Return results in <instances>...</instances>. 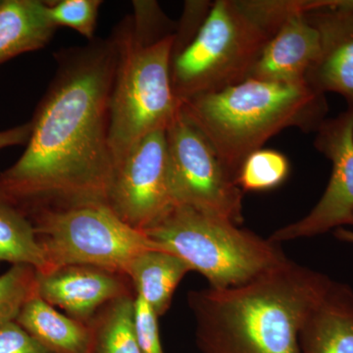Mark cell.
<instances>
[{"label": "cell", "instance_id": "6da1fadb", "mask_svg": "<svg viewBox=\"0 0 353 353\" xmlns=\"http://www.w3.org/2000/svg\"><path fill=\"white\" fill-rule=\"evenodd\" d=\"M55 57L57 73L31 121L27 148L0 173V192L27 215L108 205L112 183L109 110L117 62L112 34Z\"/></svg>", "mask_w": 353, "mask_h": 353}, {"label": "cell", "instance_id": "7a4b0ae2", "mask_svg": "<svg viewBox=\"0 0 353 353\" xmlns=\"http://www.w3.org/2000/svg\"><path fill=\"white\" fill-rule=\"evenodd\" d=\"M332 283L288 259L246 284L192 290L197 347L201 353H301V326Z\"/></svg>", "mask_w": 353, "mask_h": 353}, {"label": "cell", "instance_id": "3957f363", "mask_svg": "<svg viewBox=\"0 0 353 353\" xmlns=\"http://www.w3.org/2000/svg\"><path fill=\"white\" fill-rule=\"evenodd\" d=\"M176 23L157 1H134L114 29L117 51L109 110L114 169L141 139L166 130L182 108L171 85Z\"/></svg>", "mask_w": 353, "mask_h": 353}, {"label": "cell", "instance_id": "277c9868", "mask_svg": "<svg viewBox=\"0 0 353 353\" xmlns=\"http://www.w3.org/2000/svg\"><path fill=\"white\" fill-rule=\"evenodd\" d=\"M181 110L208 139L236 182L241 165L252 153L288 128L316 132L327 119L329 106L326 94L308 85L248 79L183 102Z\"/></svg>", "mask_w": 353, "mask_h": 353}, {"label": "cell", "instance_id": "5b68a950", "mask_svg": "<svg viewBox=\"0 0 353 353\" xmlns=\"http://www.w3.org/2000/svg\"><path fill=\"white\" fill-rule=\"evenodd\" d=\"M143 233L185 260L212 289L246 284L289 259L280 243L189 206H174Z\"/></svg>", "mask_w": 353, "mask_h": 353}, {"label": "cell", "instance_id": "8992f818", "mask_svg": "<svg viewBox=\"0 0 353 353\" xmlns=\"http://www.w3.org/2000/svg\"><path fill=\"white\" fill-rule=\"evenodd\" d=\"M273 36L245 0H216L194 39L172 57L176 99L183 103L248 80Z\"/></svg>", "mask_w": 353, "mask_h": 353}, {"label": "cell", "instance_id": "52a82bcc", "mask_svg": "<svg viewBox=\"0 0 353 353\" xmlns=\"http://www.w3.org/2000/svg\"><path fill=\"white\" fill-rule=\"evenodd\" d=\"M28 216L46 255L48 271L68 265H88L127 276L130 264L139 253L162 250L105 204L39 209Z\"/></svg>", "mask_w": 353, "mask_h": 353}, {"label": "cell", "instance_id": "ba28073f", "mask_svg": "<svg viewBox=\"0 0 353 353\" xmlns=\"http://www.w3.org/2000/svg\"><path fill=\"white\" fill-rule=\"evenodd\" d=\"M172 196L175 205L243 223V192L208 139L182 110L166 129Z\"/></svg>", "mask_w": 353, "mask_h": 353}, {"label": "cell", "instance_id": "9c48e42d", "mask_svg": "<svg viewBox=\"0 0 353 353\" xmlns=\"http://www.w3.org/2000/svg\"><path fill=\"white\" fill-rule=\"evenodd\" d=\"M108 205L121 220L141 232L175 206L166 130L141 139L115 167Z\"/></svg>", "mask_w": 353, "mask_h": 353}, {"label": "cell", "instance_id": "30bf717a", "mask_svg": "<svg viewBox=\"0 0 353 353\" xmlns=\"http://www.w3.org/2000/svg\"><path fill=\"white\" fill-rule=\"evenodd\" d=\"M314 146L332 163L327 189L307 215L271 234L269 240L274 243L312 238L343 225L353 226V106L322 123L316 131Z\"/></svg>", "mask_w": 353, "mask_h": 353}, {"label": "cell", "instance_id": "8fae6325", "mask_svg": "<svg viewBox=\"0 0 353 353\" xmlns=\"http://www.w3.org/2000/svg\"><path fill=\"white\" fill-rule=\"evenodd\" d=\"M305 17L321 41L306 83L321 94H341L353 106V0H317L315 10Z\"/></svg>", "mask_w": 353, "mask_h": 353}, {"label": "cell", "instance_id": "7c38bea8", "mask_svg": "<svg viewBox=\"0 0 353 353\" xmlns=\"http://www.w3.org/2000/svg\"><path fill=\"white\" fill-rule=\"evenodd\" d=\"M128 276L88 265H68L46 273L37 272V294L66 315L88 324L114 299L136 296Z\"/></svg>", "mask_w": 353, "mask_h": 353}, {"label": "cell", "instance_id": "4fadbf2b", "mask_svg": "<svg viewBox=\"0 0 353 353\" xmlns=\"http://www.w3.org/2000/svg\"><path fill=\"white\" fill-rule=\"evenodd\" d=\"M321 52L319 32L296 14L285 21L265 46L248 79L282 83L307 85L306 78Z\"/></svg>", "mask_w": 353, "mask_h": 353}, {"label": "cell", "instance_id": "5bb4252c", "mask_svg": "<svg viewBox=\"0 0 353 353\" xmlns=\"http://www.w3.org/2000/svg\"><path fill=\"white\" fill-rule=\"evenodd\" d=\"M301 353H353V290L332 283L299 334Z\"/></svg>", "mask_w": 353, "mask_h": 353}, {"label": "cell", "instance_id": "9a60e30c", "mask_svg": "<svg viewBox=\"0 0 353 353\" xmlns=\"http://www.w3.org/2000/svg\"><path fill=\"white\" fill-rule=\"evenodd\" d=\"M57 27L48 15V1L2 0L0 4V64L43 48Z\"/></svg>", "mask_w": 353, "mask_h": 353}, {"label": "cell", "instance_id": "2e32d148", "mask_svg": "<svg viewBox=\"0 0 353 353\" xmlns=\"http://www.w3.org/2000/svg\"><path fill=\"white\" fill-rule=\"evenodd\" d=\"M190 272L192 267L178 255L163 250H150L134 257L127 276L137 296L146 301L159 317L169 310L176 287Z\"/></svg>", "mask_w": 353, "mask_h": 353}, {"label": "cell", "instance_id": "e0dca14e", "mask_svg": "<svg viewBox=\"0 0 353 353\" xmlns=\"http://www.w3.org/2000/svg\"><path fill=\"white\" fill-rule=\"evenodd\" d=\"M18 324L53 353H90L88 324L62 314L38 294L20 311Z\"/></svg>", "mask_w": 353, "mask_h": 353}, {"label": "cell", "instance_id": "ac0fdd59", "mask_svg": "<svg viewBox=\"0 0 353 353\" xmlns=\"http://www.w3.org/2000/svg\"><path fill=\"white\" fill-rule=\"evenodd\" d=\"M30 265L39 273L48 271L36 230L29 216L0 192V264Z\"/></svg>", "mask_w": 353, "mask_h": 353}, {"label": "cell", "instance_id": "d6986e66", "mask_svg": "<svg viewBox=\"0 0 353 353\" xmlns=\"http://www.w3.org/2000/svg\"><path fill=\"white\" fill-rule=\"evenodd\" d=\"M134 299L126 296L99 309L88 323L90 353H141L134 324Z\"/></svg>", "mask_w": 353, "mask_h": 353}, {"label": "cell", "instance_id": "ffe728a7", "mask_svg": "<svg viewBox=\"0 0 353 353\" xmlns=\"http://www.w3.org/2000/svg\"><path fill=\"white\" fill-rule=\"evenodd\" d=\"M289 173L290 162L283 153L261 148L246 158L236 183L243 192H265L282 185Z\"/></svg>", "mask_w": 353, "mask_h": 353}, {"label": "cell", "instance_id": "44dd1931", "mask_svg": "<svg viewBox=\"0 0 353 353\" xmlns=\"http://www.w3.org/2000/svg\"><path fill=\"white\" fill-rule=\"evenodd\" d=\"M37 272L30 265H12L0 275V325L15 321L26 303L37 294Z\"/></svg>", "mask_w": 353, "mask_h": 353}, {"label": "cell", "instance_id": "7402d4cb", "mask_svg": "<svg viewBox=\"0 0 353 353\" xmlns=\"http://www.w3.org/2000/svg\"><path fill=\"white\" fill-rule=\"evenodd\" d=\"M101 0H60L48 1V15L53 24L71 28L88 41L95 39Z\"/></svg>", "mask_w": 353, "mask_h": 353}, {"label": "cell", "instance_id": "603a6c76", "mask_svg": "<svg viewBox=\"0 0 353 353\" xmlns=\"http://www.w3.org/2000/svg\"><path fill=\"white\" fill-rule=\"evenodd\" d=\"M134 324L141 353H164L160 341L158 316L141 296L134 299Z\"/></svg>", "mask_w": 353, "mask_h": 353}, {"label": "cell", "instance_id": "cb8c5ba5", "mask_svg": "<svg viewBox=\"0 0 353 353\" xmlns=\"http://www.w3.org/2000/svg\"><path fill=\"white\" fill-rule=\"evenodd\" d=\"M211 1H187L182 18L176 23L172 57L180 53L194 39L212 7ZM172 60V59H171Z\"/></svg>", "mask_w": 353, "mask_h": 353}, {"label": "cell", "instance_id": "d4e9b609", "mask_svg": "<svg viewBox=\"0 0 353 353\" xmlns=\"http://www.w3.org/2000/svg\"><path fill=\"white\" fill-rule=\"evenodd\" d=\"M0 353H53L16 321L0 325Z\"/></svg>", "mask_w": 353, "mask_h": 353}, {"label": "cell", "instance_id": "484cf974", "mask_svg": "<svg viewBox=\"0 0 353 353\" xmlns=\"http://www.w3.org/2000/svg\"><path fill=\"white\" fill-rule=\"evenodd\" d=\"M32 132V123L12 128V129L0 131V150L20 145H27Z\"/></svg>", "mask_w": 353, "mask_h": 353}, {"label": "cell", "instance_id": "4316f807", "mask_svg": "<svg viewBox=\"0 0 353 353\" xmlns=\"http://www.w3.org/2000/svg\"><path fill=\"white\" fill-rule=\"evenodd\" d=\"M334 234L339 241L353 245V231L352 230H347L345 228H338V229L334 230Z\"/></svg>", "mask_w": 353, "mask_h": 353}, {"label": "cell", "instance_id": "83f0119b", "mask_svg": "<svg viewBox=\"0 0 353 353\" xmlns=\"http://www.w3.org/2000/svg\"><path fill=\"white\" fill-rule=\"evenodd\" d=\"M1 1H2V0H0V4H1Z\"/></svg>", "mask_w": 353, "mask_h": 353}]
</instances>
